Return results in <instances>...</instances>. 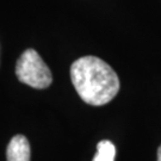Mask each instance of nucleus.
<instances>
[{
	"label": "nucleus",
	"instance_id": "1",
	"mask_svg": "<svg viewBox=\"0 0 161 161\" xmlns=\"http://www.w3.org/2000/svg\"><path fill=\"white\" fill-rule=\"evenodd\" d=\"M70 79L85 103L100 106L111 102L119 91V79L105 61L97 56H84L70 66Z\"/></svg>",
	"mask_w": 161,
	"mask_h": 161
},
{
	"label": "nucleus",
	"instance_id": "2",
	"mask_svg": "<svg viewBox=\"0 0 161 161\" xmlns=\"http://www.w3.org/2000/svg\"><path fill=\"white\" fill-rule=\"evenodd\" d=\"M16 75L20 82L38 90L49 87L53 81L50 69L35 49L25 50L18 58Z\"/></svg>",
	"mask_w": 161,
	"mask_h": 161
},
{
	"label": "nucleus",
	"instance_id": "3",
	"mask_svg": "<svg viewBox=\"0 0 161 161\" xmlns=\"http://www.w3.org/2000/svg\"><path fill=\"white\" fill-rule=\"evenodd\" d=\"M7 161H30V144L23 135H16L11 138L6 150Z\"/></svg>",
	"mask_w": 161,
	"mask_h": 161
},
{
	"label": "nucleus",
	"instance_id": "4",
	"mask_svg": "<svg viewBox=\"0 0 161 161\" xmlns=\"http://www.w3.org/2000/svg\"><path fill=\"white\" fill-rule=\"evenodd\" d=\"M116 148L112 142L108 140L100 141L97 146V154L93 161H115Z\"/></svg>",
	"mask_w": 161,
	"mask_h": 161
},
{
	"label": "nucleus",
	"instance_id": "5",
	"mask_svg": "<svg viewBox=\"0 0 161 161\" xmlns=\"http://www.w3.org/2000/svg\"><path fill=\"white\" fill-rule=\"evenodd\" d=\"M158 161H161V146L158 149Z\"/></svg>",
	"mask_w": 161,
	"mask_h": 161
}]
</instances>
